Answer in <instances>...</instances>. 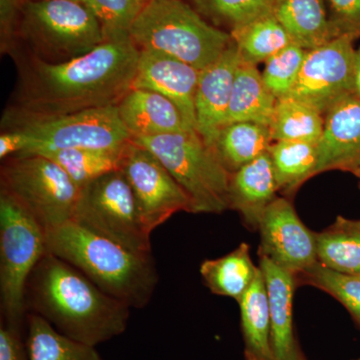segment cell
Wrapping results in <instances>:
<instances>
[{"label": "cell", "instance_id": "obj_1", "mask_svg": "<svg viewBox=\"0 0 360 360\" xmlns=\"http://www.w3.org/2000/svg\"><path fill=\"white\" fill-rule=\"evenodd\" d=\"M11 58L18 68V84L7 108L26 115H60L117 105L134 85L139 49L125 34L56 65L23 53Z\"/></svg>", "mask_w": 360, "mask_h": 360}, {"label": "cell", "instance_id": "obj_2", "mask_svg": "<svg viewBox=\"0 0 360 360\" xmlns=\"http://www.w3.org/2000/svg\"><path fill=\"white\" fill-rule=\"evenodd\" d=\"M25 302L27 312L39 314L59 333L92 347L122 335L131 309L49 251L28 278Z\"/></svg>", "mask_w": 360, "mask_h": 360}, {"label": "cell", "instance_id": "obj_3", "mask_svg": "<svg viewBox=\"0 0 360 360\" xmlns=\"http://www.w3.org/2000/svg\"><path fill=\"white\" fill-rule=\"evenodd\" d=\"M46 245L49 252L130 309H143L155 293L158 274L151 255L135 253L75 221L47 232Z\"/></svg>", "mask_w": 360, "mask_h": 360}, {"label": "cell", "instance_id": "obj_4", "mask_svg": "<svg viewBox=\"0 0 360 360\" xmlns=\"http://www.w3.org/2000/svg\"><path fill=\"white\" fill-rule=\"evenodd\" d=\"M105 40L101 23L80 0L22 1L13 49L47 63L89 53Z\"/></svg>", "mask_w": 360, "mask_h": 360}, {"label": "cell", "instance_id": "obj_5", "mask_svg": "<svg viewBox=\"0 0 360 360\" xmlns=\"http://www.w3.org/2000/svg\"><path fill=\"white\" fill-rule=\"evenodd\" d=\"M141 49H153L198 70L212 65L232 44L231 34L206 21L184 0H149L129 32Z\"/></svg>", "mask_w": 360, "mask_h": 360}, {"label": "cell", "instance_id": "obj_6", "mask_svg": "<svg viewBox=\"0 0 360 360\" xmlns=\"http://www.w3.org/2000/svg\"><path fill=\"white\" fill-rule=\"evenodd\" d=\"M46 232L20 203L0 191L1 322L23 329L28 278L47 252Z\"/></svg>", "mask_w": 360, "mask_h": 360}, {"label": "cell", "instance_id": "obj_7", "mask_svg": "<svg viewBox=\"0 0 360 360\" xmlns=\"http://www.w3.org/2000/svg\"><path fill=\"white\" fill-rule=\"evenodd\" d=\"M1 129L21 130L30 136V148L21 155L75 148L120 150L131 141L116 105L60 115H26L6 108Z\"/></svg>", "mask_w": 360, "mask_h": 360}, {"label": "cell", "instance_id": "obj_8", "mask_svg": "<svg viewBox=\"0 0 360 360\" xmlns=\"http://www.w3.org/2000/svg\"><path fill=\"white\" fill-rule=\"evenodd\" d=\"M132 141L161 161L191 198L193 213L229 210L231 174L196 130Z\"/></svg>", "mask_w": 360, "mask_h": 360}, {"label": "cell", "instance_id": "obj_9", "mask_svg": "<svg viewBox=\"0 0 360 360\" xmlns=\"http://www.w3.org/2000/svg\"><path fill=\"white\" fill-rule=\"evenodd\" d=\"M0 191L13 196L49 232L72 221L80 188L56 162L40 155L4 160Z\"/></svg>", "mask_w": 360, "mask_h": 360}, {"label": "cell", "instance_id": "obj_10", "mask_svg": "<svg viewBox=\"0 0 360 360\" xmlns=\"http://www.w3.org/2000/svg\"><path fill=\"white\" fill-rule=\"evenodd\" d=\"M72 221L135 253L151 255L150 233L120 170L101 175L80 189Z\"/></svg>", "mask_w": 360, "mask_h": 360}, {"label": "cell", "instance_id": "obj_11", "mask_svg": "<svg viewBox=\"0 0 360 360\" xmlns=\"http://www.w3.org/2000/svg\"><path fill=\"white\" fill-rule=\"evenodd\" d=\"M118 170L129 182L142 224L149 233L175 213H193L191 198L165 165L132 139L122 148Z\"/></svg>", "mask_w": 360, "mask_h": 360}, {"label": "cell", "instance_id": "obj_12", "mask_svg": "<svg viewBox=\"0 0 360 360\" xmlns=\"http://www.w3.org/2000/svg\"><path fill=\"white\" fill-rule=\"evenodd\" d=\"M355 39L342 35L307 51L297 82L288 97L324 115L343 98L354 94Z\"/></svg>", "mask_w": 360, "mask_h": 360}, {"label": "cell", "instance_id": "obj_13", "mask_svg": "<svg viewBox=\"0 0 360 360\" xmlns=\"http://www.w3.org/2000/svg\"><path fill=\"white\" fill-rule=\"evenodd\" d=\"M258 231L259 257L269 258L295 276L319 262L316 232L305 226L288 198H277L266 208Z\"/></svg>", "mask_w": 360, "mask_h": 360}, {"label": "cell", "instance_id": "obj_14", "mask_svg": "<svg viewBox=\"0 0 360 360\" xmlns=\"http://www.w3.org/2000/svg\"><path fill=\"white\" fill-rule=\"evenodd\" d=\"M200 75L198 68L174 56L141 49L132 87L151 90L167 97L195 129V94Z\"/></svg>", "mask_w": 360, "mask_h": 360}, {"label": "cell", "instance_id": "obj_15", "mask_svg": "<svg viewBox=\"0 0 360 360\" xmlns=\"http://www.w3.org/2000/svg\"><path fill=\"white\" fill-rule=\"evenodd\" d=\"M314 175L329 170L360 175V98L345 97L324 115Z\"/></svg>", "mask_w": 360, "mask_h": 360}, {"label": "cell", "instance_id": "obj_16", "mask_svg": "<svg viewBox=\"0 0 360 360\" xmlns=\"http://www.w3.org/2000/svg\"><path fill=\"white\" fill-rule=\"evenodd\" d=\"M240 63L233 42L215 63L200 70L195 94V130L208 146L225 124Z\"/></svg>", "mask_w": 360, "mask_h": 360}, {"label": "cell", "instance_id": "obj_17", "mask_svg": "<svg viewBox=\"0 0 360 360\" xmlns=\"http://www.w3.org/2000/svg\"><path fill=\"white\" fill-rule=\"evenodd\" d=\"M258 266L264 274L269 298L274 359H304L293 326V297L297 288L295 274L264 257H259Z\"/></svg>", "mask_w": 360, "mask_h": 360}, {"label": "cell", "instance_id": "obj_18", "mask_svg": "<svg viewBox=\"0 0 360 360\" xmlns=\"http://www.w3.org/2000/svg\"><path fill=\"white\" fill-rule=\"evenodd\" d=\"M116 106L131 139L195 130L172 101L151 90L132 87Z\"/></svg>", "mask_w": 360, "mask_h": 360}, {"label": "cell", "instance_id": "obj_19", "mask_svg": "<svg viewBox=\"0 0 360 360\" xmlns=\"http://www.w3.org/2000/svg\"><path fill=\"white\" fill-rule=\"evenodd\" d=\"M278 186L269 151L231 174L229 210L239 213L251 231L259 229L266 208L277 198Z\"/></svg>", "mask_w": 360, "mask_h": 360}, {"label": "cell", "instance_id": "obj_20", "mask_svg": "<svg viewBox=\"0 0 360 360\" xmlns=\"http://www.w3.org/2000/svg\"><path fill=\"white\" fill-rule=\"evenodd\" d=\"M272 13L291 42L307 51L338 37L329 20L324 0H276Z\"/></svg>", "mask_w": 360, "mask_h": 360}, {"label": "cell", "instance_id": "obj_21", "mask_svg": "<svg viewBox=\"0 0 360 360\" xmlns=\"http://www.w3.org/2000/svg\"><path fill=\"white\" fill-rule=\"evenodd\" d=\"M276 103L257 65L241 61L234 78L224 125L245 122L269 127Z\"/></svg>", "mask_w": 360, "mask_h": 360}, {"label": "cell", "instance_id": "obj_22", "mask_svg": "<svg viewBox=\"0 0 360 360\" xmlns=\"http://www.w3.org/2000/svg\"><path fill=\"white\" fill-rule=\"evenodd\" d=\"M272 142L269 127L255 122H232L219 130L210 148L231 174L267 153Z\"/></svg>", "mask_w": 360, "mask_h": 360}, {"label": "cell", "instance_id": "obj_23", "mask_svg": "<svg viewBox=\"0 0 360 360\" xmlns=\"http://www.w3.org/2000/svg\"><path fill=\"white\" fill-rule=\"evenodd\" d=\"M245 360H274L271 347V321L264 274L257 278L238 302Z\"/></svg>", "mask_w": 360, "mask_h": 360}, {"label": "cell", "instance_id": "obj_24", "mask_svg": "<svg viewBox=\"0 0 360 360\" xmlns=\"http://www.w3.org/2000/svg\"><path fill=\"white\" fill-rule=\"evenodd\" d=\"M259 266L250 257V245L243 243L229 255L205 260L200 274L213 295L226 296L239 302L257 278Z\"/></svg>", "mask_w": 360, "mask_h": 360}, {"label": "cell", "instance_id": "obj_25", "mask_svg": "<svg viewBox=\"0 0 360 360\" xmlns=\"http://www.w3.org/2000/svg\"><path fill=\"white\" fill-rule=\"evenodd\" d=\"M28 360H104L96 347L80 342L56 330L39 314H26Z\"/></svg>", "mask_w": 360, "mask_h": 360}, {"label": "cell", "instance_id": "obj_26", "mask_svg": "<svg viewBox=\"0 0 360 360\" xmlns=\"http://www.w3.org/2000/svg\"><path fill=\"white\" fill-rule=\"evenodd\" d=\"M317 260L324 266L348 274H360V219L338 217L316 233Z\"/></svg>", "mask_w": 360, "mask_h": 360}, {"label": "cell", "instance_id": "obj_27", "mask_svg": "<svg viewBox=\"0 0 360 360\" xmlns=\"http://www.w3.org/2000/svg\"><path fill=\"white\" fill-rule=\"evenodd\" d=\"M269 153L274 165L278 193L293 195L311 177L319 160L316 142L274 141Z\"/></svg>", "mask_w": 360, "mask_h": 360}, {"label": "cell", "instance_id": "obj_28", "mask_svg": "<svg viewBox=\"0 0 360 360\" xmlns=\"http://www.w3.org/2000/svg\"><path fill=\"white\" fill-rule=\"evenodd\" d=\"M241 61L257 65L291 44L288 32L274 13L262 16L231 32Z\"/></svg>", "mask_w": 360, "mask_h": 360}, {"label": "cell", "instance_id": "obj_29", "mask_svg": "<svg viewBox=\"0 0 360 360\" xmlns=\"http://www.w3.org/2000/svg\"><path fill=\"white\" fill-rule=\"evenodd\" d=\"M324 115L291 97L278 99L269 125L272 141L319 142Z\"/></svg>", "mask_w": 360, "mask_h": 360}, {"label": "cell", "instance_id": "obj_30", "mask_svg": "<svg viewBox=\"0 0 360 360\" xmlns=\"http://www.w3.org/2000/svg\"><path fill=\"white\" fill-rule=\"evenodd\" d=\"M120 150L110 149L75 148L44 153L45 158L63 168L80 189L108 172L118 170Z\"/></svg>", "mask_w": 360, "mask_h": 360}, {"label": "cell", "instance_id": "obj_31", "mask_svg": "<svg viewBox=\"0 0 360 360\" xmlns=\"http://www.w3.org/2000/svg\"><path fill=\"white\" fill-rule=\"evenodd\" d=\"M276 0H189L191 6L215 27L231 33L250 21L272 13Z\"/></svg>", "mask_w": 360, "mask_h": 360}, {"label": "cell", "instance_id": "obj_32", "mask_svg": "<svg viewBox=\"0 0 360 360\" xmlns=\"http://www.w3.org/2000/svg\"><path fill=\"white\" fill-rule=\"evenodd\" d=\"M295 276L297 286H314L335 297L360 326V276L335 271L316 262Z\"/></svg>", "mask_w": 360, "mask_h": 360}, {"label": "cell", "instance_id": "obj_33", "mask_svg": "<svg viewBox=\"0 0 360 360\" xmlns=\"http://www.w3.org/2000/svg\"><path fill=\"white\" fill-rule=\"evenodd\" d=\"M307 51L291 42L265 61L262 79L277 101L290 96L295 89Z\"/></svg>", "mask_w": 360, "mask_h": 360}, {"label": "cell", "instance_id": "obj_34", "mask_svg": "<svg viewBox=\"0 0 360 360\" xmlns=\"http://www.w3.org/2000/svg\"><path fill=\"white\" fill-rule=\"evenodd\" d=\"M101 23L106 39L129 34L146 6L141 0H80Z\"/></svg>", "mask_w": 360, "mask_h": 360}, {"label": "cell", "instance_id": "obj_35", "mask_svg": "<svg viewBox=\"0 0 360 360\" xmlns=\"http://www.w3.org/2000/svg\"><path fill=\"white\" fill-rule=\"evenodd\" d=\"M338 37H360V0H324Z\"/></svg>", "mask_w": 360, "mask_h": 360}, {"label": "cell", "instance_id": "obj_36", "mask_svg": "<svg viewBox=\"0 0 360 360\" xmlns=\"http://www.w3.org/2000/svg\"><path fill=\"white\" fill-rule=\"evenodd\" d=\"M0 360H28L25 330L1 322Z\"/></svg>", "mask_w": 360, "mask_h": 360}, {"label": "cell", "instance_id": "obj_37", "mask_svg": "<svg viewBox=\"0 0 360 360\" xmlns=\"http://www.w3.org/2000/svg\"><path fill=\"white\" fill-rule=\"evenodd\" d=\"M30 144V136L21 130H2L0 134V158L6 160L11 156L25 153Z\"/></svg>", "mask_w": 360, "mask_h": 360}, {"label": "cell", "instance_id": "obj_38", "mask_svg": "<svg viewBox=\"0 0 360 360\" xmlns=\"http://www.w3.org/2000/svg\"><path fill=\"white\" fill-rule=\"evenodd\" d=\"M354 94L360 98V47L355 51Z\"/></svg>", "mask_w": 360, "mask_h": 360}, {"label": "cell", "instance_id": "obj_39", "mask_svg": "<svg viewBox=\"0 0 360 360\" xmlns=\"http://www.w3.org/2000/svg\"><path fill=\"white\" fill-rule=\"evenodd\" d=\"M21 1H37V0H21Z\"/></svg>", "mask_w": 360, "mask_h": 360}, {"label": "cell", "instance_id": "obj_40", "mask_svg": "<svg viewBox=\"0 0 360 360\" xmlns=\"http://www.w3.org/2000/svg\"><path fill=\"white\" fill-rule=\"evenodd\" d=\"M142 2H144V4H148L149 0H141Z\"/></svg>", "mask_w": 360, "mask_h": 360}, {"label": "cell", "instance_id": "obj_41", "mask_svg": "<svg viewBox=\"0 0 360 360\" xmlns=\"http://www.w3.org/2000/svg\"><path fill=\"white\" fill-rule=\"evenodd\" d=\"M354 360H360V359H354Z\"/></svg>", "mask_w": 360, "mask_h": 360}, {"label": "cell", "instance_id": "obj_42", "mask_svg": "<svg viewBox=\"0 0 360 360\" xmlns=\"http://www.w3.org/2000/svg\"><path fill=\"white\" fill-rule=\"evenodd\" d=\"M302 360H307V359H302Z\"/></svg>", "mask_w": 360, "mask_h": 360}, {"label": "cell", "instance_id": "obj_43", "mask_svg": "<svg viewBox=\"0 0 360 360\" xmlns=\"http://www.w3.org/2000/svg\"><path fill=\"white\" fill-rule=\"evenodd\" d=\"M359 179H360V175H359Z\"/></svg>", "mask_w": 360, "mask_h": 360}, {"label": "cell", "instance_id": "obj_44", "mask_svg": "<svg viewBox=\"0 0 360 360\" xmlns=\"http://www.w3.org/2000/svg\"><path fill=\"white\" fill-rule=\"evenodd\" d=\"M359 276H360V274H359Z\"/></svg>", "mask_w": 360, "mask_h": 360}]
</instances>
